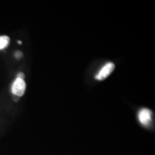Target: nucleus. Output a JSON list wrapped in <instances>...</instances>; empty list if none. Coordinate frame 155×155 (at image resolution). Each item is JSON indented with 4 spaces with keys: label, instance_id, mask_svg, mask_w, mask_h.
<instances>
[{
    "label": "nucleus",
    "instance_id": "nucleus-1",
    "mask_svg": "<svg viewBox=\"0 0 155 155\" xmlns=\"http://www.w3.org/2000/svg\"><path fill=\"white\" fill-rule=\"evenodd\" d=\"M26 89V83L24 79L16 78L12 86V92L13 95L22 97L25 93Z\"/></svg>",
    "mask_w": 155,
    "mask_h": 155
},
{
    "label": "nucleus",
    "instance_id": "nucleus-2",
    "mask_svg": "<svg viewBox=\"0 0 155 155\" xmlns=\"http://www.w3.org/2000/svg\"><path fill=\"white\" fill-rule=\"evenodd\" d=\"M114 68L115 65L114 63L110 62L106 64L105 65L101 68L98 74L96 75V79L98 81H103L106 78L108 77L113 72Z\"/></svg>",
    "mask_w": 155,
    "mask_h": 155
},
{
    "label": "nucleus",
    "instance_id": "nucleus-3",
    "mask_svg": "<svg viewBox=\"0 0 155 155\" xmlns=\"http://www.w3.org/2000/svg\"><path fill=\"white\" fill-rule=\"evenodd\" d=\"M139 120L143 125H149L151 121V111L147 109H143L139 111Z\"/></svg>",
    "mask_w": 155,
    "mask_h": 155
},
{
    "label": "nucleus",
    "instance_id": "nucleus-4",
    "mask_svg": "<svg viewBox=\"0 0 155 155\" xmlns=\"http://www.w3.org/2000/svg\"><path fill=\"white\" fill-rule=\"evenodd\" d=\"M10 42V38L8 36H0V50L6 48Z\"/></svg>",
    "mask_w": 155,
    "mask_h": 155
},
{
    "label": "nucleus",
    "instance_id": "nucleus-5",
    "mask_svg": "<svg viewBox=\"0 0 155 155\" xmlns=\"http://www.w3.org/2000/svg\"><path fill=\"white\" fill-rule=\"evenodd\" d=\"M22 55H22V52L21 51H17L15 52V57L17 58V59L20 58L21 57H22Z\"/></svg>",
    "mask_w": 155,
    "mask_h": 155
},
{
    "label": "nucleus",
    "instance_id": "nucleus-6",
    "mask_svg": "<svg viewBox=\"0 0 155 155\" xmlns=\"http://www.w3.org/2000/svg\"><path fill=\"white\" fill-rule=\"evenodd\" d=\"M17 78H20L22 79H24L25 78V74L23 72H19L18 74H17Z\"/></svg>",
    "mask_w": 155,
    "mask_h": 155
},
{
    "label": "nucleus",
    "instance_id": "nucleus-7",
    "mask_svg": "<svg viewBox=\"0 0 155 155\" xmlns=\"http://www.w3.org/2000/svg\"><path fill=\"white\" fill-rule=\"evenodd\" d=\"M13 100H14L15 102H18V101H19V100H20V97H18V96H17V95H13Z\"/></svg>",
    "mask_w": 155,
    "mask_h": 155
},
{
    "label": "nucleus",
    "instance_id": "nucleus-8",
    "mask_svg": "<svg viewBox=\"0 0 155 155\" xmlns=\"http://www.w3.org/2000/svg\"><path fill=\"white\" fill-rule=\"evenodd\" d=\"M18 43L20 45H21V43H22V42H21V41H18Z\"/></svg>",
    "mask_w": 155,
    "mask_h": 155
}]
</instances>
